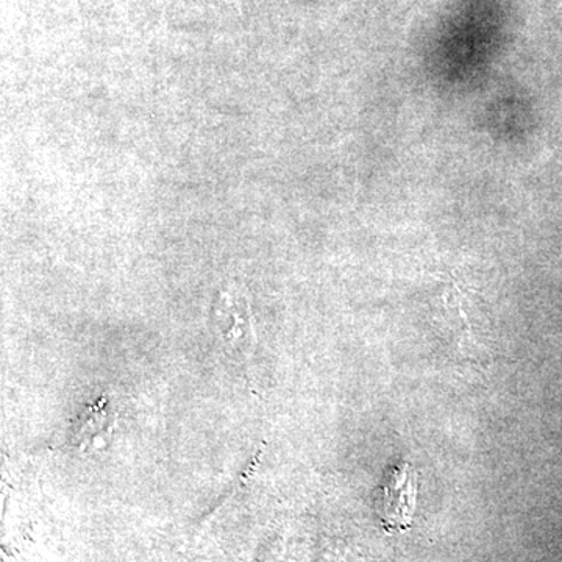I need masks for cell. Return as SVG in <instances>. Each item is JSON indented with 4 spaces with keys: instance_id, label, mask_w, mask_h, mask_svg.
<instances>
[{
    "instance_id": "cell-3",
    "label": "cell",
    "mask_w": 562,
    "mask_h": 562,
    "mask_svg": "<svg viewBox=\"0 0 562 562\" xmlns=\"http://www.w3.org/2000/svg\"><path fill=\"white\" fill-rule=\"evenodd\" d=\"M114 416L110 409L109 401L101 398L80 414L79 422L74 428V443L81 450L95 449L105 443L113 430Z\"/></svg>"
},
{
    "instance_id": "cell-2",
    "label": "cell",
    "mask_w": 562,
    "mask_h": 562,
    "mask_svg": "<svg viewBox=\"0 0 562 562\" xmlns=\"http://www.w3.org/2000/svg\"><path fill=\"white\" fill-rule=\"evenodd\" d=\"M216 328L222 341L233 350L246 353L255 342L249 306L243 299H236L232 292H222L216 308Z\"/></svg>"
},
{
    "instance_id": "cell-1",
    "label": "cell",
    "mask_w": 562,
    "mask_h": 562,
    "mask_svg": "<svg viewBox=\"0 0 562 562\" xmlns=\"http://www.w3.org/2000/svg\"><path fill=\"white\" fill-rule=\"evenodd\" d=\"M417 476L412 465L402 464L392 468L382 486L380 516L383 528L390 532L408 530L412 527L416 509Z\"/></svg>"
}]
</instances>
